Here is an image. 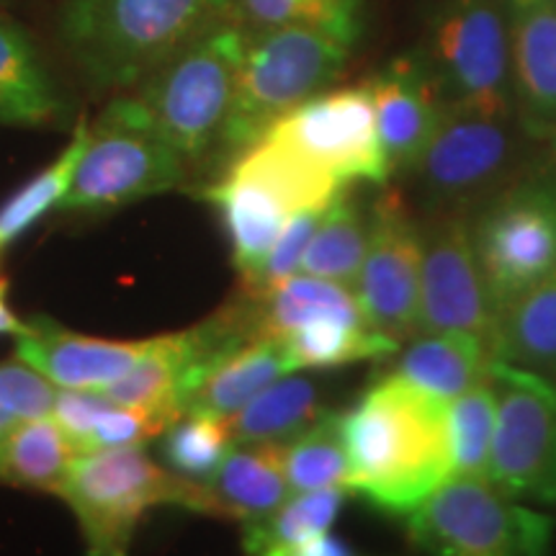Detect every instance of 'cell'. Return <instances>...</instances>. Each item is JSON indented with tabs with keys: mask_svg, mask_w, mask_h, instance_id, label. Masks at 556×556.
Here are the masks:
<instances>
[{
	"mask_svg": "<svg viewBox=\"0 0 556 556\" xmlns=\"http://www.w3.org/2000/svg\"><path fill=\"white\" fill-rule=\"evenodd\" d=\"M323 387L296 371L283 374L261 394H255L240 413L229 417L235 443L240 446H283L325 413Z\"/></svg>",
	"mask_w": 556,
	"mask_h": 556,
	"instance_id": "603a6c76",
	"label": "cell"
},
{
	"mask_svg": "<svg viewBox=\"0 0 556 556\" xmlns=\"http://www.w3.org/2000/svg\"><path fill=\"white\" fill-rule=\"evenodd\" d=\"M281 462L291 495L328 486L348 490V456L340 433V413L325 409L307 430L283 443Z\"/></svg>",
	"mask_w": 556,
	"mask_h": 556,
	"instance_id": "d6a6232c",
	"label": "cell"
},
{
	"mask_svg": "<svg viewBox=\"0 0 556 556\" xmlns=\"http://www.w3.org/2000/svg\"><path fill=\"white\" fill-rule=\"evenodd\" d=\"M428 556H552L554 520L492 482L451 477L405 516Z\"/></svg>",
	"mask_w": 556,
	"mask_h": 556,
	"instance_id": "8fae6325",
	"label": "cell"
},
{
	"mask_svg": "<svg viewBox=\"0 0 556 556\" xmlns=\"http://www.w3.org/2000/svg\"><path fill=\"white\" fill-rule=\"evenodd\" d=\"M62 111L65 101L29 31L0 16V124L41 127Z\"/></svg>",
	"mask_w": 556,
	"mask_h": 556,
	"instance_id": "44dd1931",
	"label": "cell"
},
{
	"mask_svg": "<svg viewBox=\"0 0 556 556\" xmlns=\"http://www.w3.org/2000/svg\"><path fill=\"white\" fill-rule=\"evenodd\" d=\"M368 232H371V206L361 204L351 186H345L319 222L299 274L328 278L353 289L366 258Z\"/></svg>",
	"mask_w": 556,
	"mask_h": 556,
	"instance_id": "484cf974",
	"label": "cell"
},
{
	"mask_svg": "<svg viewBox=\"0 0 556 556\" xmlns=\"http://www.w3.org/2000/svg\"><path fill=\"white\" fill-rule=\"evenodd\" d=\"M541 165H544V168L556 178V135L544 144V152H541Z\"/></svg>",
	"mask_w": 556,
	"mask_h": 556,
	"instance_id": "ab89813d",
	"label": "cell"
},
{
	"mask_svg": "<svg viewBox=\"0 0 556 556\" xmlns=\"http://www.w3.org/2000/svg\"><path fill=\"white\" fill-rule=\"evenodd\" d=\"M111 402L101 392L93 389H58V397L52 405L54 422L65 430L73 446L83 454L90 430H93L99 417L106 413Z\"/></svg>",
	"mask_w": 556,
	"mask_h": 556,
	"instance_id": "8d00e7d4",
	"label": "cell"
},
{
	"mask_svg": "<svg viewBox=\"0 0 556 556\" xmlns=\"http://www.w3.org/2000/svg\"><path fill=\"white\" fill-rule=\"evenodd\" d=\"M266 139L336 176L343 186L358 180L387 186L392 178L366 80L312 96L281 116Z\"/></svg>",
	"mask_w": 556,
	"mask_h": 556,
	"instance_id": "4fadbf2b",
	"label": "cell"
},
{
	"mask_svg": "<svg viewBox=\"0 0 556 556\" xmlns=\"http://www.w3.org/2000/svg\"><path fill=\"white\" fill-rule=\"evenodd\" d=\"M16 422H18V420H13L11 415H5L3 409H0V438L9 433V430H11L13 426H16Z\"/></svg>",
	"mask_w": 556,
	"mask_h": 556,
	"instance_id": "60d3db41",
	"label": "cell"
},
{
	"mask_svg": "<svg viewBox=\"0 0 556 556\" xmlns=\"http://www.w3.org/2000/svg\"><path fill=\"white\" fill-rule=\"evenodd\" d=\"M245 47L248 31L227 16L165 60L135 90L152 127L178 152L186 168L212 163Z\"/></svg>",
	"mask_w": 556,
	"mask_h": 556,
	"instance_id": "5b68a950",
	"label": "cell"
},
{
	"mask_svg": "<svg viewBox=\"0 0 556 556\" xmlns=\"http://www.w3.org/2000/svg\"><path fill=\"white\" fill-rule=\"evenodd\" d=\"M513 106L526 135H556V0H507Z\"/></svg>",
	"mask_w": 556,
	"mask_h": 556,
	"instance_id": "ac0fdd59",
	"label": "cell"
},
{
	"mask_svg": "<svg viewBox=\"0 0 556 556\" xmlns=\"http://www.w3.org/2000/svg\"><path fill=\"white\" fill-rule=\"evenodd\" d=\"M191 492L193 482L160 467L142 446H131L80 454L58 495L78 518L88 556H129L152 507H189Z\"/></svg>",
	"mask_w": 556,
	"mask_h": 556,
	"instance_id": "ba28073f",
	"label": "cell"
},
{
	"mask_svg": "<svg viewBox=\"0 0 556 556\" xmlns=\"http://www.w3.org/2000/svg\"><path fill=\"white\" fill-rule=\"evenodd\" d=\"M353 47L315 26H278L248 34L232 106L212 165L217 173L266 137L289 111L328 90L348 65Z\"/></svg>",
	"mask_w": 556,
	"mask_h": 556,
	"instance_id": "3957f363",
	"label": "cell"
},
{
	"mask_svg": "<svg viewBox=\"0 0 556 556\" xmlns=\"http://www.w3.org/2000/svg\"><path fill=\"white\" fill-rule=\"evenodd\" d=\"M58 389L45 374L18 356L0 364V409L13 420L50 417Z\"/></svg>",
	"mask_w": 556,
	"mask_h": 556,
	"instance_id": "e575fe53",
	"label": "cell"
},
{
	"mask_svg": "<svg viewBox=\"0 0 556 556\" xmlns=\"http://www.w3.org/2000/svg\"><path fill=\"white\" fill-rule=\"evenodd\" d=\"M544 144L516 114L448 106L428 148L405 176L428 214H475L541 163Z\"/></svg>",
	"mask_w": 556,
	"mask_h": 556,
	"instance_id": "277c9868",
	"label": "cell"
},
{
	"mask_svg": "<svg viewBox=\"0 0 556 556\" xmlns=\"http://www.w3.org/2000/svg\"><path fill=\"white\" fill-rule=\"evenodd\" d=\"M366 86L377 109L379 139L389 173L405 176L435 135L448 109L446 99L417 47L387 60Z\"/></svg>",
	"mask_w": 556,
	"mask_h": 556,
	"instance_id": "2e32d148",
	"label": "cell"
},
{
	"mask_svg": "<svg viewBox=\"0 0 556 556\" xmlns=\"http://www.w3.org/2000/svg\"><path fill=\"white\" fill-rule=\"evenodd\" d=\"M291 495L281 446H235L212 479L193 484L189 510L208 518L258 523Z\"/></svg>",
	"mask_w": 556,
	"mask_h": 556,
	"instance_id": "d6986e66",
	"label": "cell"
},
{
	"mask_svg": "<svg viewBox=\"0 0 556 556\" xmlns=\"http://www.w3.org/2000/svg\"><path fill=\"white\" fill-rule=\"evenodd\" d=\"M88 137L90 127L86 122H80L67 148L62 150V155L54 157L45 170L26 180L21 189L13 191L0 204V250L29 232L39 219H45L54 208H60L70 186H73L83 152L88 148Z\"/></svg>",
	"mask_w": 556,
	"mask_h": 556,
	"instance_id": "f1b7e54d",
	"label": "cell"
},
{
	"mask_svg": "<svg viewBox=\"0 0 556 556\" xmlns=\"http://www.w3.org/2000/svg\"><path fill=\"white\" fill-rule=\"evenodd\" d=\"M348 490L328 486V490L294 492L258 523L242 526V546L250 556H263L276 548H291L328 533L345 505Z\"/></svg>",
	"mask_w": 556,
	"mask_h": 556,
	"instance_id": "83f0119b",
	"label": "cell"
},
{
	"mask_svg": "<svg viewBox=\"0 0 556 556\" xmlns=\"http://www.w3.org/2000/svg\"><path fill=\"white\" fill-rule=\"evenodd\" d=\"M345 186L336 176L263 137L201 191L219 208L232 266L250 281L287 222L309 206H328Z\"/></svg>",
	"mask_w": 556,
	"mask_h": 556,
	"instance_id": "8992f818",
	"label": "cell"
},
{
	"mask_svg": "<svg viewBox=\"0 0 556 556\" xmlns=\"http://www.w3.org/2000/svg\"><path fill=\"white\" fill-rule=\"evenodd\" d=\"M417 50L446 106L516 114L507 0H430Z\"/></svg>",
	"mask_w": 556,
	"mask_h": 556,
	"instance_id": "9c48e42d",
	"label": "cell"
},
{
	"mask_svg": "<svg viewBox=\"0 0 556 556\" xmlns=\"http://www.w3.org/2000/svg\"><path fill=\"white\" fill-rule=\"evenodd\" d=\"M495 428L497 397L490 379L448 402V446L454 477L490 482Z\"/></svg>",
	"mask_w": 556,
	"mask_h": 556,
	"instance_id": "4dcf8cb0",
	"label": "cell"
},
{
	"mask_svg": "<svg viewBox=\"0 0 556 556\" xmlns=\"http://www.w3.org/2000/svg\"><path fill=\"white\" fill-rule=\"evenodd\" d=\"M490 384L497 397L490 482L518 503L556 507V384L500 358Z\"/></svg>",
	"mask_w": 556,
	"mask_h": 556,
	"instance_id": "7c38bea8",
	"label": "cell"
},
{
	"mask_svg": "<svg viewBox=\"0 0 556 556\" xmlns=\"http://www.w3.org/2000/svg\"><path fill=\"white\" fill-rule=\"evenodd\" d=\"M5 294H9V287H5V281H0V336L16 338L18 332L24 330V323L11 312L9 302H5Z\"/></svg>",
	"mask_w": 556,
	"mask_h": 556,
	"instance_id": "f35d334b",
	"label": "cell"
},
{
	"mask_svg": "<svg viewBox=\"0 0 556 556\" xmlns=\"http://www.w3.org/2000/svg\"><path fill=\"white\" fill-rule=\"evenodd\" d=\"M291 371H325L358 361L392 358L400 351L397 340L381 336L368 319H319L278 340Z\"/></svg>",
	"mask_w": 556,
	"mask_h": 556,
	"instance_id": "4316f807",
	"label": "cell"
},
{
	"mask_svg": "<svg viewBox=\"0 0 556 556\" xmlns=\"http://www.w3.org/2000/svg\"><path fill=\"white\" fill-rule=\"evenodd\" d=\"M78 456L52 415L18 420L0 438V482L58 495Z\"/></svg>",
	"mask_w": 556,
	"mask_h": 556,
	"instance_id": "d4e9b609",
	"label": "cell"
},
{
	"mask_svg": "<svg viewBox=\"0 0 556 556\" xmlns=\"http://www.w3.org/2000/svg\"><path fill=\"white\" fill-rule=\"evenodd\" d=\"M469 232L500 315L556 270V178L539 163L469 214Z\"/></svg>",
	"mask_w": 556,
	"mask_h": 556,
	"instance_id": "30bf717a",
	"label": "cell"
},
{
	"mask_svg": "<svg viewBox=\"0 0 556 556\" xmlns=\"http://www.w3.org/2000/svg\"><path fill=\"white\" fill-rule=\"evenodd\" d=\"M232 18L248 34L315 26L356 47L366 26V0H232Z\"/></svg>",
	"mask_w": 556,
	"mask_h": 556,
	"instance_id": "f546056e",
	"label": "cell"
},
{
	"mask_svg": "<svg viewBox=\"0 0 556 556\" xmlns=\"http://www.w3.org/2000/svg\"><path fill=\"white\" fill-rule=\"evenodd\" d=\"M160 438L165 469L193 484L212 479L229 451L238 446L227 417L206 413H184Z\"/></svg>",
	"mask_w": 556,
	"mask_h": 556,
	"instance_id": "1f68e13d",
	"label": "cell"
},
{
	"mask_svg": "<svg viewBox=\"0 0 556 556\" xmlns=\"http://www.w3.org/2000/svg\"><path fill=\"white\" fill-rule=\"evenodd\" d=\"M263 556H366L345 544L343 539L332 536V533H323V536L307 541V544H299L291 548H276V552H266Z\"/></svg>",
	"mask_w": 556,
	"mask_h": 556,
	"instance_id": "74e56055",
	"label": "cell"
},
{
	"mask_svg": "<svg viewBox=\"0 0 556 556\" xmlns=\"http://www.w3.org/2000/svg\"><path fill=\"white\" fill-rule=\"evenodd\" d=\"M328 206H309L296 212L294 217L283 225L281 235L276 238L274 248L268 250L266 261H263V266L258 270H255V276L250 278V281H242V291H248V294H261V291H268L270 287H276V283L287 281L289 276L299 274L304 253H307L309 242L315 238L319 222H323Z\"/></svg>",
	"mask_w": 556,
	"mask_h": 556,
	"instance_id": "836d02e7",
	"label": "cell"
},
{
	"mask_svg": "<svg viewBox=\"0 0 556 556\" xmlns=\"http://www.w3.org/2000/svg\"><path fill=\"white\" fill-rule=\"evenodd\" d=\"M186 173V163L157 135L137 96H116L90 127L88 148L60 212H114L178 189Z\"/></svg>",
	"mask_w": 556,
	"mask_h": 556,
	"instance_id": "52a82bcc",
	"label": "cell"
},
{
	"mask_svg": "<svg viewBox=\"0 0 556 556\" xmlns=\"http://www.w3.org/2000/svg\"><path fill=\"white\" fill-rule=\"evenodd\" d=\"M415 336L469 332L495 345L497 312L479 274L467 214H428Z\"/></svg>",
	"mask_w": 556,
	"mask_h": 556,
	"instance_id": "9a60e30c",
	"label": "cell"
},
{
	"mask_svg": "<svg viewBox=\"0 0 556 556\" xmlns=\"http://www.w3.org/2000/svg\"><path fill=\"white\" fill-rule=\"evenodd\" d=\"M227 16L232 0H65L58 37L90 88L127 90Z\"/></svg>",
	"mask_w": 556,
	"mask_h": 556,
	"instance_id": "7a4b0ae2",
	"label": "cell"
},
{
	"mask_svg": "<svg viewBox=\"0 0 556 556\" xmlns=\"http://www.w3.org/2000/svg\"><path fill=\"white\" fill-rule=\"evenodd\" d=\"M422 229L400 189H387L371 201V232L356 291L361 309L381 336L405 345L417 328Z\"/></svg>",
	"mask_w": 556,
	"mask_h": 556,
	"instance_id": "5bb4252c",
	"label": "cell"
},
{
	"mask_svg": "<svg viewBox=\"0 0 556 556\" xmlns=\"http://www.w3.org/2000/svg\"><path fill=\"white\" fill-rule=\"evenodd\" d=\"M170 422L173 420H168V417L148 413V409L124 407L111 402L106 413L99 417V422L90 430L86 446H83V454L101 448L142 446V443L152 441V438L163 435Z\"/></svg>",
	"mask_w": 556,
	"mask_h": 556,
	"instance_id": "d590c367",
	"label": "cell"
},
{
	"mask_svg": "<svg viewBox=\"0 0 556 556\" xmlns=\"http://www.w3.org/2000/svg\"><path fill=\"white\" fill-rule=\"evenodd\" d=\"M340 433L348 492L389 516H409L454 477L448 402L392 374H381L340 413Z\"/></svg>",
	"mask_w": 556,
	"mask_h": 556,
	"instance_id": "6da1fadb",
	"label": "cell"
},
{
	"mask_svg": "<svg viewBox=\"0 0 556 556\" xmlns=\"http://www.w3.org/2000/svg\"><path fill=\"white\" fill-rule=\"evenodd\" d=\"M495 356L556 384V270L500 312Z\"/></svg>",
	"mask_w": 556,
	"mask_h": 556,
	"instance_id": "cb8c5ba5",
	"label": "cell"
},
{
	"mask_svg": "<svg viewBox=\"0 0 556 556\" xmlns=\"http://www.w3.org/2000/svg\"><path fill=\"white\" fill-rule=\"evenodd\" d=\"M394 356V366L387 374L405 379L443 402L484 384L497 361L495 345L469 332L413 336Z\"/></svg>",
	"mask_w": 556,
	"mask_h": 556,
	"instance_id": "ffe728a7",
	"label": "cell"
},
{
	"mask_svg": "<svg viewBox=\"0 0 556 556\" xmlns=\"http://www.w3.org/2000/svg\"><path fill=\"white\" fill-rule=\"evenodd\" d=\"M150 340H106L67 330L47 315H34L16 336V356L60 389H99L122 379Z\"/></svg>",
	"mask_w": 556,
	"mask_h": 556,
	"instance_id": "e0dca14e",
	"label": "cell"
},
{
	"mask_svg": "<svg viewBox=\"0 0 556 556\" xmlns=\"http://www.w3.org/2000/svg\"><path fill=\"white\" fill-rule=\"evenodd\" d=\"M291 374L278 340L253 338L222 356L193 389L186 413L232 417L268 384Z\"/></svg>",
	"mask_w": 556,
	"mask_h": 556,
	"instance_id": "7402d4cb",
	"label": "cell"
}]
</instances>
